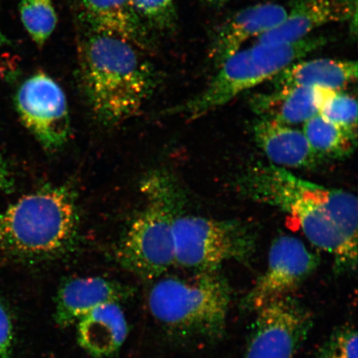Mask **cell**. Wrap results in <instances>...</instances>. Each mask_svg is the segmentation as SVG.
<instances>
[{"label": "cell", "instance_id": "1", "mask_svg": "<svg viewBox=\"0 0 358 358\" xmlns=\"http://www.w3.org/2000/svg\"><path fill=\"white\" fill-rule=\"evenodd\" d=\"M236 187L246 199L289 215L313 246L334 257L338 271L356 268V195L307 181L271 164L246 169Z\"/></svg>", "mask_w": 358, "mask_h": 358}, {"label": "cell", "instance_id": "2", "mask_svg": "<svg viewBox=\"0 0 358 358\" xmlns=\"http://www.w3.org/2000/svg\"><path fill=\"white\" fill-rule=\"evenodd\" d=\"M80 87L100 122L115 124L137 114L159 83L142 51L115 36L87 28L78 46Z\"/></svg>", "mask_w": 358, "mask_h": 358}, {"label": "cell", "instance_id": "3", "mask_svg": "<svg viewBox=\"0 0 358 358\" xmlns=\"http://www.w3.org/2000/svg\"><path fill=\"white\" fill-rule=\"evenodd\" d=\"M79 236L78 196L66 185H45L0 213V250L25 261L66 256Z\"/></svg>", "mask_w": 358, "mask_h": 358}, {"label": "cell", "instance_id": "4", "mask_svg": "<svg viewBox=\"0 0 358 358\" xmlns=\"http://www.w3.org/2000/svg\"><path fill=\"white\" fill-rule=\"evenodd\" d=\"M145 204L124 231L115 249L118 262L146 279L162 275L173 264V225L182 211V196L172 177L153 172L143 179Z\"/></svg>", "mask_w": 358, "mask_h": 358}, {"label": "cell", "instance_id": "5", "mask_svg": "<svg viewBox=\"0 0 358 358\" xmlns=\"http://www.w3.org/2000/svg\"><path fill=\"white\" fill-rule=\"evenodd\" d=\"M333 37L310 35L299 41L282 44L255 43L228 57L208 86L185 104L170 110L189 120L203 117L236 97L270 80L286 66L328 45Z\"/></svg>", "mask_w": 358, "mask_h": 358}, {"label": "cell", "instance_id": "6", "mask_svg": "<svg viewBox=\"0 0 358 358\" xmlns=\"http://www.w3.org/2000/svg\"><path fill=\"white\" fill-rule=\"evenodd\" d=\"M230 299L226 280L216 271L201 272L192 280L157 281L148 303L155 319L168 328L215 336L225 327Z\"/></svg>", "mask_w": 358, "mask_h": 358}, {"label": "cell", "instance_id": "7", "mask_svg": "<svg viewBox=\"0 0 358 358\" xmlns=\"http://www.w3.org/2000/svg\"><path fill=\"white\" fill-rule=\"evenodd\" d=\"M257 228L239 219H213L179 213L173 238L176 264L196 271H217L224 263L245 261L255 252Z\"/></svg>", "mask_w": 358, "mask_h": 358}, {"label": "cell", "instance_id": "8", "mask_svg": "<svg viewBox=\"0 0 358 358\" xmlns=\"http://www.w3.org/2000/svg\"><path fill=\"white\" fill-rule=\"evenodd\" d=\"M22 122L45 150L64 147L71 136L69 104L64 90L50 75L39 71L22 83L15 97Z\"/></svg>", "mask_w": 358, "mask_h": 358}, {"label": "cell", "instance_id": "9", "mask_svg": "<svg viewBox=\"0 0 358 358\" xmlns=\"http://www.w3.org/2000/svg\"><path fill=\"white\" fill-rule=\"evenodd\" d=\"M257 311L245 358H294L310 332L312 313L290 295Z\"/></svg>", "mask_w": 358, "mask_h": 358}, {"label": "cell", "instance_id": "10", "mask_svg": "<svg viewBox=\"0 0 358 358\" xmlns=\"http://www.w3.org/2000/svg\"><path fill=\"white\" fill-rule=\"evenodd\" d=\"M319 264L317 255L297 237H276L268 250L266 271L250 291L248 306L257 310L268 302L290 295L315 271Z\"/></svg>", "mask_w": 358, "mask_h": 358}, {"label": "cell", "instance_id": "11", "mask_svg": "<svg viewBox=\"0 0 358 358\" xmlns=\"http://www.w3.org/2000/svg\"><path fill=\"white\" fill-rule=\"evenodd\" d=\"M286 13L287 8L275 3H258L234 13L212 33L208 49L210 64L217 69L228 57L241 50L246 41L281 24Z\"/></svg>", "mask_w": 358, "mask_h": 358}, {"label": "cell", "instance_id": "12", "mask_svg": "<svg viewBox=\"0 0 358 358\" xmlns=\"http://www.w3.org/2000/svg\"><path fill=\"white\" fill-rule=\"evenodd\" d=\"M357 0H293L285 20L256 38V43H289L306 38L313 31L334 22L357 17Z\"/></svg>", "mask_w": 358, "mask_h": 358}, {"label": "cell", "instance_id": "13", "mask_svg": "<svg viewBox=\"0 0 358 358\" xmlns=\"http://www.w3.org/2000/svg\"><path fill=\"white\" fill-rule=\"evenodd\" d=\"M131 294L127 285L101 276L66 280L57 293L55 320L60 328H67L94 308L107 303H120Z\"/></svg>", "mask_w": 358, "mask_h": 358}, {"label": "cell", "instance_id": "14", "mask_svg": "<svg viewBox=\"0 0 358 358\" xmlns=\"http://www.w3.org/2000/svg\"><path fill=\"white\" fill-rule=\"evenodd\" d=\"M88 29L115 36L148 52L153 48L150 30L129 0H80Z\"/></svg>", "mask_w": 358, "mask_h": 358}, {"label": "cell", "instance_id": "15", "mask_svg": "<svg viewBox=\"0 0 358 358\" xmlns=\"http://www.w3.org/2000/svg\"><path fill=\"white\" fill-rule=\"evenodd\" d=\"M253 134L257 146L276 167L307 169L319 164L320 159L301 129L261 118L254 124Z\"/></svg>", "mask_w": 358, "mask_h": 358}, {"label": "cell", "instance_id": "16", "mask_svg": "<svg viewBox=\"0 0 358 358\" xmlns=\"http://www.w3.org/2000/svg\"><path fill=\"white\" fill-rule=\"evenodd\" d=\"M357 79L356 61L319 58L294 62L268 82L272 85L273 91L299 87L340 91Z\"/></svg>", "mask_w": 358, "mask_h": 358}, {"label": "cell", "instance_id": "17", "mask_svg": "<svg viewBox=\"0 0 358 358\" xmlns=\"http://www.w3.org/2000/svg\"><path fill=\"white\" fill-rule=\"evenodd\" d=\"M79 346L90 355L104 358L123 346L129 333L127 317L120 303L98 306L78 322Z\"/></svg>", "mask_w": 358, "mask_h": 358}, {"label": "cell", "instance_id": "18", "mask_svg": "<svg viewBox=\"0 0 358 358\" xmlns=\"http://www.w3.org/2000/svg\"><path fill=\"white\" fill-rule=\"evenodd\" d=\"M324 91L301 87L272 91L255 97L252 106L261 118L293 127L320 113Z\"/></svg>", "mask_w": 358, "mask_h": 358}, {"label": "cell", "instance_id": "19", "mask_svg": "<svg viewBox=\"0 0 358 358\" xmlns=\"http://www.w3.org/2000/svg\"><path fill=\"white\" fill-rule=\"evenodd\" d=\"M308 144L320 159H344L357 146V136L329 122L317 114L303 124Z\"/></svg>", "mask_w": 358, "mask_h": 358}, {"label": "cell", "instance_id": "20", "mask_svg": "<svg viewBox=\"0 0 358 358\" xmlns=\"http://www.w3.org/2000/svg\"><path fill=\"white\" fill-rule=\"evenodd\" d=\"M20 17L27 33L39 48L55 32L57 15L52 0H21Z\"/></svg>", "mask_w": 358, "mask_h": 358}, {"label": "cell", "instance_id": "21", "mask_svg": "<svg viewBox=\"0 0 358 358\" xmlns=\"http://www.w3.org/2000/svg\"><path fill=\"white\" fill-rule=\"evenodd\" d=\"M329 122L357 136V102L355 97L340 91L324 89L320 113Z\"/></svg>", "mask_w": 358, "mask_h": 358}, {"label": "cell", "instance_id": "22", "mask_svg": "<svg viewBox=\"0 0 358 358\" xmlns=\"http://www.w3.org/2000/svg\"><path fill=\"white\" fill-rule=\"evenodd\" d=\"M148 28L160 33L176 29L178 15L174 0H129Z\"/></svg>", "mask_w": 358, "mask_h": 358}, {"label": "cell", "instance_id": "23", "mask_svg": "<svg viewBox=\"0 0 358 358\" xmlns=\"http://www.w3.org/2000/svg\"><path fill=\"white\" fill-rule=\"evenodd\" d=\"M315 358H357V333L355 327L345 325L334 331Z\"/></svg>", "mask_w": 358, "mask_h": 358}, {"label": "cell", "instance_id": "24", "mask_svg": "<svg viewBox=\"0 0 358 358\" xmlns=\"http://www.w3.org/2000/svg\"><path fill=\"white\" fill-rule=\"evenodd\" d=\"M13 343V327L10 313L0 302V358H10Z\"/></svg>", "mask_w": 358, "mask_h": 358}, {"label": "cell", "instance_id": "25", "mask_svg": "<svg viewBox=\"0 0 358 358\" xmlns=\"http://www.w3.org/2000/svg\"><path fill=\"white\" fill-rule=\"evenodd\" d=\"M13 185L10 170L6 161L0 155V191L10 189Z\"/></svg>", "mask_w": 358, "mask_h": 358}, {"label": "cell", "instance_id": "26", "mask_svg": "<svg viewBox=\"0 0 358 358\" xmlns=\"http://www.w3.org/2000/svg\"><path fill=\"white\" fill-rule=\"evenodd\" d=\"M201 3H203L206 7L210 8H221L226 6L228 3L231 1V0H200Z\"/></svg>", "mask_w": 358, "mask_h": 358}, {"label": "cell", "instance_id": "27", "mask_svg": "<svg viewBox=\"0 0 358 358\" xmlns=\"http://www.w3.org/2000/svg\"><path fill=\"white\" fill-rule=\"evenodd\" d=\"M2 40H3L2 35H1V34H0V44H1Z\"/></svg>", "mask_w": 358, "mask_h": 358}]
</instances>
